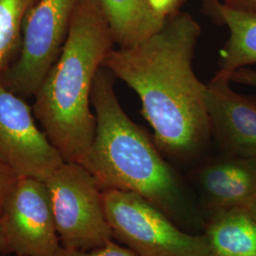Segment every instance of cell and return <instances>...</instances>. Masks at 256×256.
I'll list each match as a JSON object with an SVG mask.
<instances>
[{
  "label": "cell",
  "instance_id": "6da1fadb",
  "mask_svg": "<svg viewBox=\"0 0 256 256\" xmlns=\"http://www.w3.org/2000/svg\"><path fill=\"white\" fill-rule=\"evenodd\" d=\"M200 36L192 16L178 12L140 43L112 50L102 64L137 93L156 144L171 155L191 154L210 131L207 84L192 70Z\"/></svg>",
  "mask_w": 256,
  "mask_h": 256
},
{
  "label": "cell",
  "instance_id": "7a4b0ae2",
  "mask_svg": "<svg viewBox=\"0 0 256 256\" xmlns=\"http://www.w3.org/2000/svg\"><path fill=\"white\" fill-rule=\"evenodd\" d=\"M114 43L97 0H80L63 50L36 93L32 108L66 162L82 164L92 147L96 131L92 88Z\"/></svg>",
  "mask_w": 256,
  "mask_h": 256
},
{
  "label": "cell",
  "instance_id": "3957f363",
  "mask_svg": "<svg viewBox=\"0 0 256 256\" xmlns=\"http://www.w3.org/2000/svg\"><path fill=\"white\" fill-rule=\"evenodd\" d=\"M96 131L82 165L102 190L140 194L166 214H173L180 198L174 171L146 134L122 108L112 74L102 66L92 92Z\"/></svg>",
  "mask_w": 256,
  "mask_h": 256
},
{
  "label": "cell",
  "instance_id": "277c9868",
  "mask_svg": "<svg viewBox=\"0 0 256 256\" xmlns=\"http://www.w3.org/2000/svg\"><path fill=\"white\" fill-rule=\"evenodd\" d=\"M113 238L138 256H208L205 236L178 229L164 212L135 192L102 190Z\"/></svg>",
  "mask_w": 256,
  "mask_h": 256
},
{
  "label": "cell",
  "instance_id": "5b68a950",
  "mask_svg": "<svg viewBox=\"0 0 256 256\" xmlns=\"http://www.w3.org/2000/svg\"><path fill=\"white\" fill-rule=\"evenodd\" d=\"M45 184L61 247L92 250L113 240L102 189L88 169L64 162Z\"/></svg>",
  "mask_w": 256,
  "mask_h": 256
},
{
  "label": "cell",
  "instance_id": "8992f818",
  "mask_svg": "<svg viewBox=\"0 0 256 256\" xmlns=\"http://www.w3.org/2000/svg\"><path fill=\"white\" fill-rule=\"evenodd\" d=\"M80 0H38L23 20L18 58L1 82L20 97L34 96L58 59Z\"/></svg>",
  "mask_w": 256,
  "mask_h": 256
},
{
  "label": "cell",
  "instance_id": "52a82bcc",
  "mask_svg": "<svg viewBox=\"0 0 256 256\" xmlns=\"http://www.w3.org/2000/svg\"><path fill=\"white\" fill-rule=\"evenodd\" d=\"M26 102L0 80V158L20 178L45 182L64 160Z\"/></svg>",
  "mask_w": 256,
  "mask_h": 256
},
{
  "label": "cell",
  "instance_id": "ba28073f",
  "mask_svg": "<svg viewBox=\"0 0 256 256\" xmlns=\"http://www.w3.org/2000/svg\"><path fill=\"white\" fill-rule=\"evenodd\" d=\"M0 223L7 250L14 256H55L61 248L43 180L20 178Z\"/></svg>",
  "mask_w": 256,
  "mask_h": 256
},
{
  "label": "cell",
  "instance_id": "9c48e42d",
  "mask_svg": "<svg viewBox=\"0 0 256 256\" xmlns=\"http://www.w3.org/2000/svg\"><path fill=\"white\" fill-rule=\"evenodd\" d=\"M230 82L214 76L207 84L210 130L230 155L256 160V99L234 92Z\"/></svg>",
  "mask_w": 256,
  "mask_h": 256
},
{
  "label": "cell",
  "instance_id": "30bf717a",
  "mask_svg": "<svg viewBox=\"0 0 256 256\" xmlns=\"http://www.w3.org/2000/svg\"><path fill=\"white\" fill-rule=\"evenodd\" d=\"M200 182L214 214L241 212L256 220V160L230 156L202 168Z\"/></svg>",
  "mask_w": 256,
  "mask_h": 256
},
{
  "label": "cell",
  "instance_id": "8fae6325",
  "mask_svg": "<svg viewBox=\"0 0 256 256\" xmlns=\"http://www.w3.org/2000/svg\"><path fill=\"white\" fill-rule=\"evenodd\" d=\"M202 2L210 16L229 28V40L220 52V70L214 76L230 80L239 68L256 64V18L230 9L220 0Z\"/></svg>",
  "mask_w": 256,
  "mask_h": 256
},
{
  "label": "cell",
  "instance_id": "7c38bea8",
  "mask_svg": "<svg viewBox=\"0 0 256 256\" xmlns=\"http://www.w3.org/2000/svg\"><path fill=\"white\" fill-rule=\"evenodd\" d=\"M120 48L135 46L164 25L147 0H97Z\"/></svg>",
  "mask_w": 256,
  "mask_h": 256
},
{
  "label": "cell",
  "instance_id": "4fadbf2b",
  "mask_svg": "<svg viewBox=\"0 0 256 256\" xmlns=\"http://www.w3.org/2000/svg\"><path fill=\"white\" fill-rule=\"evenodd\" d=\"M204 236L208 256H256V220L247 214H214Z\"/></svg>",
  "mask_w": 256,
  "mask_h": 256
},
{
  "label": "cell",
  "instance_id": "5bb4252c",
  "mask_svg": "<svg viewBox=\"0 0 256 256\" xmlns=\"http://www.w3.org/2000/svg\"><path fill=\"white\" fill-rule=\"evenodd\" d=\"M32 0H0V80L21 44L23 20Z\"/></svg>",
  "mask_w": 256,
  "mask_h": 256
},
{
  "label": "cell",
  "instance_id": "9a60e30c",
  "mask_svg": "<svg viewBox=\"0 0 256 256\" xmlns=\"http://www.w3.org/2000/svg\"><path fill=\"white\" fill-rule=\"evenodd\" d=\"M55 256H138L128 248L120 246L111 240L106 245L92 250H78L61 247Z\"/></svg>",
  "mask_w": 256,
  "mask_h": 256
},
{
  "label": "cell",
  "instance_id": "2e32d148",
  "mask_svg": "<svg viewBox=\"0 0 256 256\" xmlns=\"http://www.w3.org/2000/svg\"><path fill=\"white\" fill-rule=\"evenodd\" d=\"M19 178L18 174L0 158V218Z\"/></svg>",
  "mask_w": 256,
  "mask_h": 256
},
{
  "label": "cell",
  "instance_id": "e0dca14e",
  "mask_svg": "<svg viewBox=\"0 0 256 256\" xmlns=\"http://www.w3.org/2000/svg\"><path fill=\"white\" fill-rule=\"evenodd\" d=\"M183 0H147L150 8L160 18H171L178 12Z\"/></svg>",
  "mask_w": 256,
  "mask_h": 256
},
{
  "label": "cell",
  "instance_id": "ac0fdd59",
  "mask_svg": "<svg viewBox=\"0 0 256 256\" xmlns=\"http://www.w3.org/2000/svg\"><path fill=\"white\" fill-rule=\"evenodd\" d=\"M222 2L230 9L256 18V0H223Z\"/></svg>",
  "mask_w": 256,
  "mask_h": 256
},
{
  "label": "cell",
  "instance_id": "d6986e66",
  "mask_svg": "<svg viewBox=\"0 0 256 256\" xmlns=\"http://www.w3.org/2000/svg\"><path fill=\"white\" fill-rule=\"evenodd\" d=\"M230 82L244 84L256 88V72L248 68H239L230 76Z\"/></svg>",
  "mask_w": 256,
  "mask_h": 256
},
{
  "label": "cell",
  "instance_id": "ffe728a7",
  "mask_svg": "<svg viewBox=\"0 0 256 256\" xmlns=\"http://www.w3.org/2000/svg\"><path fill=\"white\" fill-rule=\"evenodd\" d=\"M0 252H8L4 234H3V230H2L1 223H0Z\"/></svg>",
  "mask_w": 256,
  "mask_h": 256
},
{
  "label": "cell",
  "instance_id": "44dd1931",
  "mask_svg": "<svg viewBox=\"0 0 256 256\" xmlns=\"http://www.w3.org/2000/svg\"></svg>",
  "mask_w": 256,
  "mask_h": 256
}]
</instances>
